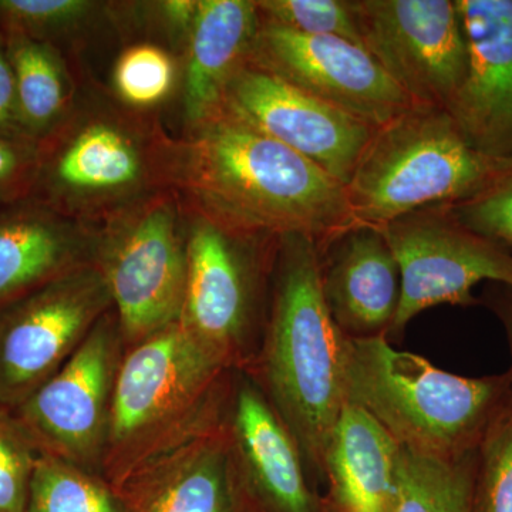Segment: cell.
Here are the masks:
<instances>
[{"instance_id": "obj_1", "label": "cell", "mask_w": 512, "mask_h": 512, "mask_svg": "<svg viewBox=\"0 0 512 512\" xmlns=\"http://www.w3.org/2000/svg\"><path fill=\"white\" fill-rule=\"evenodd\" d=\"M174 190L185 207L249 237L322 245L356 227L345 185L222 111L177 140Z\"/></svg>"}, {"instance_id": "obj_2", "label": "cell", "mask_w": 512, "mask_h": 512, "mask_svg": "<svg viewBox=\"0 0 512 512\" xmlns=\"http://www.w3.org/2000/svg\"><path fill=\"white\" fill-rule=\"evenodd\" d=\"M346 345L323 298L318 242L279 238L264 338L247 373L291 431L316 487L323 484L330 434L348 404Z\"/></svg>"}, {"instance_id": "obj_3", "label": "cell", "mask_w": 512, "mask_h": 512, "mask_svg": "<svg viewBox=\"0 0 512 512\" xmlns=\"http://www.w3.org/2000/svg\"><path fill=\"white\" fill-rule=\"evenodd\" d=\"M36 146L29 198L90 227L174 190L177 140L97 84L77 90L62 123Z\"/></svg>"}, {"instance_id": "obj_4", "label": "cell", "mask_w": 512, "mask_h": 512, "mask_svg": "<svg viewBox=\"0 0 512 512\" xmlns=\"http://www.w3.org/2000/svg\"><path fill=\"white\" fill-rule=\"evenodd\" d=\"M346 396L406 450L458 460L480 451L510 412L512 375L457 376L386 338L348 340Z\"/></svg>"}, {"instance_id": "obj_5", "label": "cell", "mask_w": 512, "mask_h": 512, "mask_svg": "<svg viewBox=\"0 0 512 512\" xmlns=\"http://www.w3.org/2000/svg\"><path fill=\"white\" fill-rule=\"evenodd\" d=\"M229 373L177 322L128 348L114 389L103 477L117 488L137 468L217 423Z\"/></svg>"}, {"instance_id": "obj_6", "label": "cell", "mask_w": 512, "mask_h": 512, "mask_svg": "<svg viewBox=\"0 0 512 512\" xmlns=\"http://www.w3.org/2000/svg\"><path fill=\"white\" fill-rule=\"evenodd\" d=\"M511 167L468 146L446 110L414 104L376 128L345 187L355 225L382 228L466 201Z\"/></svg>"}, {"instance_id": "obj_7", "label": "cell", "mask_w": 512, "mask_h": 512, "mask_svg": "<svg viewBox=\"0 0 512 512\" xmlns=\"http://www.w3.org/2000/svg\"><path fill=\"white\" fill-rule=\"evenodd\" d=\"M185 210L188 272L177 323L205 355L247 372L264 338L279 238L249 237Z\"/></svg>"}, {"instance_id": "obj_8", "label": "cell", "mask_w": 512, "mask_h": 512, "mask_svg": "<svg viewBox=\"0 0 512 512\" xmlns=\"http://www.w3.org/2000/svg\"><path fill=\"white\" fill-rule=\"evenodd\" d=\"M96 266L127 349L177 322L188 272L187 210L178 192H160L100 225Z\"/></svg>"}, {"instance_id": "obj_9", "label": "cell", "mask_w": 512, "mask_h": 512, "mask_svg": "<svg viewBox=\"0 0 512 512\" xmlns=\"http://www.w3.org/2000/svg\"><path fill=\"white\" fill-rule=\"evenodd\" d=\"M126 350L111 309L59 372L12 410L42 453L103 476L114 389Z\"/></svg>"}, {"instance_id": "obj_10", "label": "cell", "mask_w": 512, "mask_h": 512, "mask_svg": "<svg viewBox=\"0 0 512 512\" xmlns=\"http://www.w3.org/2000/svg\"><path fill=\"white\" fill-rule=\"evenodd\" d=\"M111 309L109 286L96 264L0 309V407L15 410L59 372Z\"/></svg>"}, {"instance_id": "obj_11", "label": "cell", "mask_w": 512, "mask_h": 512, "mask_svg": "<svg viewBox=\"0 0 512 512\" xmlns=\"http://www.w3.org/2000/svg\"><path fill=\"white\" fill-rule=\"evenodd\" d=\"M400 274L402 301L389 339L402 338L419 313L440 305H476L474 286H512V254L464 227L446 207H431L384 225Z\"/></svg>"}, {"instance_id": "obj_12", "label": "cell", "mask_w": 512, "mask_h": 512, "mask_svg": "<svg viewBox=\"0 0 512 512\" xmlns=\"http://www.w3.org/2000/svg\"><path fill=\"white\" fill-rule=\"evenodd\" d=\"M363 47L416 104L446 109L467 69L456 0H353Z\"/></svg>"}, {"instance_id": "obj_13", "label": "cell", "mask_w": 512, "mask_h": 512, "mask_svg": "<svg viewBox=\"0 0 512 512\" xmlns=\"http://www.w3.org/2000/svg\"><path fill=\"white\" fill-rule=\"evenodd\" d=\"M349 183L376 128L248 60L225 89L220 110Z\"/></svg>"}, {"instance_id": "obj_14", "label": "cell", "mask_w": 512, "mask_h": 512, "mask_svg": "<svg viewBox=\"0 0 512 512\" xmlns=\"http://www.w3.org/2000/svg\"><path fill=\"white\" fill-rule=\"evenodd\" d=\"M249 60L375 128L416 104L366 49L340 37L261 22Z\"/></svg>"}, {"instance_id": "obj_15", "label": "cell", "mask_w": 512, "mask_h": 512, "mask_svg": "<svg viewBox=\"0 0 512 512\" xmlns=\"http://www.w3.org/2000/svg\"><path fill=\"white\" fill-rule=\"evenodd\" d=\"M251 512H325L301 448L245 370H231L222 407Z\"/></svg>"}, {"instance_id": "obj_16", "label": "cell", "mask_w": 512, "mask_h": 512, "mask_svg": "<svg viewBox=\"0 0 512 512\" xmlns=\"http://www.w3.org/2000/svg\"><path fill=\"white\" fill-rule=\"evenodd\" d=\"M467 40L463 82L446 107L484 156L512 161V0H456Z\"/></svg>"}, {"instance_id": "obj_17", "label": "cell", "mask_w": 512, "mask_h": 512, "mask_svg": "<svg viewBox=\"0 0 512 512\" xmlns=\"http://www.w3.org/2000/svg\"><path fill=\"white\" fill-rule=\"evenodd\" d=\"M320 284L330 316L348 340H389L402 274L382 229L356 225L319 245Z\"/></svg>"}, {"instance_id": "obj_18", "label": "cell", "mask_w": 512, "mask_h": 512, "mask_svg": "<svg viewBox=\"0 0 512 512\" xmlns=\"http://www.w3.org/2000/svg\"><path fill=\"white\" fill-rule=\"evenodd\" d=\"M116 490L130 512H251L221 419L137 468Z\"/></svg>"}, {"instance_id": "obj_19", "label": "cell", "mask_w": 512, "mask_h": 512, "mask_svg": "<svg viewBox=\"0 0 512 512\" xmlns=\"http://www.w3.org/2000/svg\"><path fill=\"white\" fill-rule=\"evenodd\" d=\"M97 228L32 198L0 210V309L60 276L96 264Z\"/></svg>"}, {"instance_id": "obj_20", "label": "cell", "mask_w": 512, "mask_h": 512, "mask_svg": "<svg viewBox=\"0 0 512 512\" xmlns=\"http://www.w3.org/2000/svg\"><path fill=\"white\" fill-rule=\"evenodd\" d=\"M403 447L365 410L346 404L323 460L325 512H396Z\"/></svg>"}, {"instance_id": "obj_21", "label": "cell", "mask_w": 512, "mask_h": 512, "mask_svg": "<svg viewBox=\"0 0 512 512\" xmlns=\"http://www.w3.org/2000/svg\"><path fill=\"white\" fill-rule=\"evenodd\" d=\"M259 25L254 0H198L184 50L185 128L220 110L228 83L251 57Z\"/></svg>"}, {"instance_id": "obj_22", "label": "cell", "mask_w": 512, "mask_h": 512, "mask_svg": "<svg viewBox=\"0 0 512 512\" xmlns=\"http://www.w3.org/2000/svg\"><path fill=\"white\" fill-rule=\"evenodd\" d=\"M5 37L20 117L30 140L37 144L62 123L79 87L60 47L26 36Z\"/></svg>"}, {"instance_id": "obj_23", "label": "cell", "mask_w": 512, "mask_h": 512, "mask_svg": "<svg viewBox=\"0 0 512 512\" xmlns=\"http://www.w3.org/2000/svg\"><path fill=\"white\" fill-rule=\"evenodd\" d=\"M478 453L440 460L403 448L396 512H471Z\"/></svg>"}, {"instance_id": "obj_24", "label": "cell", "mask_w": 512, "mask_h": 512, "mask_svg": "<svg viewBox=\"0 0 512 512\" xmlns=\"http://www.w3.org/2000/svg\"><path fill=\"white\" fill-rule=\"evenodd\" d=\"M25 512H130L103 476L53 454L37 457Z\"/></svg>"}, {"instance_id": "obj_25", "label": "cell", "mask_w": 512, "mask_h": 512, "mask_svg": "<svg viewBox=\"0 0 512 512\" xmlns=\"http://www.w3.org/2000/svg\"><path fill=\"white\" fill-rule=\"evenodd\" d=\"M106 9L92 0H0V32L60 47Z\"/></svg>"}, {"instance_id": "obj_26", "label": "cell", "mask_w": 512, "mask_h": 512, "mask_svg": "<svg viewBox=\"0 0 512 512\" xmlns=\"http://www.w3.org/2000/svg\"><path fill=\"white\" fill-rule=\"evenodd\" d=\"M177 82V63L165 47L140 42L126 47L113 69L114 94L128 109H156L170 97Z\"/></svg>"}, {"instance_id": "obj_27", "label": "cell", "mask_w": 512, "mask_h": 512, "mask_svg": "<svg viewBox=\"0 0 512 512\" xmlns=\"http://www.w3.org/2000/svg\"><path fill=\"white\" fill-rule=\"evenodd\" d=\"M256 6L261 22L303 35L340 37L363 47L352 0H261Z\"/></svg>"}, {"instance_id": "obj_28", "label": "cell", "mask_w": 512, "mask_h": 512, "mask_svg": "<svg viewBox=\"0 0 512 512\" xmlns=\"http://www.w3.org/2000/svg\"><path fill=\"white\" fill-rule=\"evenodd\" d=\"M39 454L18 417L0 407V512H25Z\"/></svg>"}, {"instance_id": "obj_29", "label": "cell", "mask_w": 512, "mask_h": 512, "mask_svg": "<svg viewBox=\"0 0 512 512\" xmlns=\"http://www.w3.org/2000/svg\"><path fill=\"white\" fill-rule=\"evenodd\" d=\"M471 512H512V407L478 453Z\"/></svg>"}, {"instance_id": "obj_30", "label": "cell", "mask_w": 512, "mask_h": 512, "mask_svg": "<svg viewBox=\"0 0 512 512\" xmlns=\"http://www.w3.org/2000/svg\"><path fill=\"white\" fill-rule=\"evenodd\" d=\"M446 208L464 227L512 247V167L480 194Z\"/></svg>"}, {"instance_id": "obj_31", "label": "cell", "mask_w": 512, "mask_h": 512, "mask_svg": "<svg viewBox=\"0 0 512 512\" xmlns=\"http://www.w3.org/2000/svg\"><path fill=\"white\" fill-rule=\"evenodd\" d=\"M36 165L35 143L0 137V210L29 198Z\"/></svg>"}, {"instance_id": "obj_32", "label": "cell", "mask_w": 512, "mask_h": 512, "mask_svg": "<svg viewBox=\"0 0 512 512\" xmlns=\"http://www.w3.org/2000/svg\"><path fill=\"white\" fill-rule=\"evenodd\" d=\"M0 137L33 143L20 117L15 76H13L6 37L3 33H0Z\"/></svg>"}, {"instance_id": "obj_33", "label": "cell", "mask_w": 512, "mask_h": 512, "mask_svg": "<svg viewBox=\"0 0 512 512\" xmlns=\"http://www.w3.org/2000/svg\"><path fill=\"white\" fill-rule=\"evenodd\" d=\"M150 18L168 36L170 42L185 50L198 12V0H164L147 3Z\"/></svg>"}, {"instance_id": "obj_34", "label": "cell", "mask_w": 512, "mask_h": 512, "mask_svg": "<svg viewBox=\"0 0 512 512\" xmlns=\"http://www.w3.org/2000/svg\"><path fill=\"white\" fill-rule=\"evenodd\" d=\"M503 286L504 292L498 296L495 302V312L500 316L503 322L505 332H507L508 346H510L511 363H512V286ZM512 375V365L510 369Z\"/></svg>"}]
</instances>
